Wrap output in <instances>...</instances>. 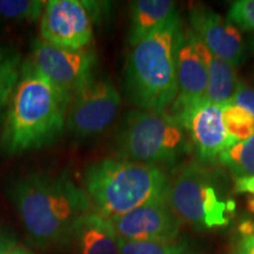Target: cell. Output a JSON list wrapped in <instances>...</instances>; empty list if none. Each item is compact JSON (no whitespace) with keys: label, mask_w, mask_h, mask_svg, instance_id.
<instances>
[{"label":"cell","mask_w":254,"mask_h":254,"mask_svg":"<svg viewBox=\"0 0 254 254\" xmlns=\"http://www.w3.org/2000/svg\"><path fill=\"white\" fill-rule=\"evenodd\" d=\"M8 194L28 239L41 250L66 244L75 221L92 211L85 190L67 171L28 173L12 184Z\"/></svg>","instance_id":"obj_1"},{"label":"cell","mask_w":254,"mask_h":254,"mask_svg":"<svg viewBox=\"0 0 254 254\" xmlns=\"http://www.w3.org/2000/svg\"><path fill=\"white\" fill-rule=\"evenodd\" d=\"M69 103L26 60L9 101L1 134L2 150L21 154L53 144L66 127Z\"/></svg>","instance_id":"obj_2"},{"label":"cell","mask_w":254,"mask_h":254,"mask_svg":"<svg viewBox=\"0 0 254 254\" xmlns=\"http://www.w3.org/2000/svg\"><path fill=\"white\" fill-rule=\"evenodd\" d=\"M183 25L177 13L164 26L132 47L124 90L138 110L164 112L178 95L177 49Z\"/></svg>","instance_id":"obj_3"},{"label":"cell","mask_w":254,"mask_h":254,"mask_svg":"<svg viewBox=\"0 0 254 254\" xmlns=\"http://www.w3.org/2000/svg\"><path fill=\"white\" fill-rule=\"evenodd\" d=\"M170 180L160 166L107 158L88 165L82 174V189L93 211L113 218L166 199Z\"/></svg>","instance_id":"obj_4"},{"label":"cell","mask_w":254,"mask_h":254,"mask_svg":"<svg viewBox=\"0 0 254 254\" xmlns=\"http://www.w3.org/2000/svg\"><path fill=\"white\" fill-rule=\"evenodd\" d=\"M186 133L167 111L133 110L120 124L114 140L117 159L155 165L174 164L189 151Z\"/></svg>","instance_id":"obj_5"},{"label":"cell","mask_w":254,"mask_h":254,"mask_svg":"<svg viewBox=\"0 0 254 254\" xmlns=\"http://www.w3.org/2000/svg\"><path fill=\"white\" fill-rule=\"evenodd\" d=\"M218 185L217 174L193 161L170 180L167 204L180 222L202 230L227 226L236 204L224 199Z\"/></svg>","instance_id":"obj_6"},{"label":"cell","mask_w":254,"mask_h":254,"mask_svg":"<svg viewBox=\"0 0 254 254\" xmlns=\"http://www.w3.org/2000/svg\"><path fill=\"white\" fill-rule=\"evenodd\" d=\"M120 104L122 98L112 82L93 74L69 104L66 128L78 138L100 134L116 120Z\"/></svg>","instance_id":"obj_7"},{"label":"cell","mask_w":254,"mask_h":254,"mask_svg":"<svg viewBox=\"0 0 254 254\" xmlns=\"http://www.w3.org/2000/svg\"><path fill=\"white\" fill-rule=\"evenodd\" d=\"M28 62L71 104L80 87L94 74L95 55L86 49H63L36 39Z\"/></svg>","instance_id":"obj_8"},{"label":"cell","mask_w":254,"mask_h":254,"mask_svg":"<svg viewBox=\"0 0 254 254\" xmlns=\"http://www.w3.org/2000/svg\"><path fill=\"white\" fill-rule=\"evenodd\" d=\"M97 2L49 0L40 18V39L50 45L84 50L93 38Z\"/></svg>","instance_id":"obj_9"},{"label":"cell","mask_w":254,"mask_h":254,"mask_svg":"<svg viewBox=\"0 0 254 254\" xmlns=\"http://www.w3.org/2000/svg\"><path fill=\"white\" fill-rule=\"evenodd\" d=\"M222 107L207 99L185 106L171 107L170 113L189 134L202 163L214 161L221 152L238 142L226 131Z\"/></svg>","instance_id":"obj_10"},{"label":"cell","mask_w":254,"mask_h":254,"mask_svg":"<svg viewBox=\"0 0 254 254\" xmlns=\"http://www.w3.org/2000/svg\"><path fill=\"white\" fill-rule=\"evenodd\" d=\"M110 219L119 239L128 241L177 240L182 224L166 199L150 201L128 213Z\"/></svg>","instance_id":"obj_11"},{"label":"cell","mask_w":254,"mask_h":254,"mask_svg":"<svg viewBox=\"0 0 254 254\" xmlns=\"http://www.w3.org/2000/svg\"><path fill=\"white\" fill-rule=\"evenodd\" d=\"M190 28L207 49L236 67L243 62L244 44L237 26L202 5L190 12Z\"/></svg>","instance_id":"obj_12"},{"label":"cell","mask_w":254,"mask_h":254,"mask_svg":"<svg viewBox=\"0 0 254 254\" xmlns=\"http://www.w3.org/2000/svg\"><path fill=\"white\" fill-rule=\"evenodd\" d=\"M178 95L171 107L185 106L206 99L207 69L195 46L190 28H183L177 49Z\"/></svg>","instance_id":"obj_13"},{"label":"cell","mask_w":254,"mask_h":254,"mask_svg":"<svg viewBox=\"0 0 254 254\" xmlns=\"http://www.w3.org/2000/svg\"><path fill=\"white\" fill-rule=\"evenodd\" d=\"M66 244H72L77 254H120L111 219L93 209L75 221Z\"/></svg>","instance_id":"obj_14"},{"label":"cell","mask_w":254,"mask_h":254,"mask_svg":"<svg viewBox=\"0 0 254 254\" xmlns=\"http://www.w3.org/2000/svg\"><path fill=\"white\" fill-rule=\"evenodd\" d=\"M177 5L170 0H136L131 6L127 41L131 47L150 36L177 13Z\"/></svg>","instance_id":"obj_15"},{"label":"cell","mask_w":254,"mask_h":254,"mask_svg":"<svg viewBox=\"0 0 254 254\" xmlns=\"http://www.w3.org/2000/svg\"><path fill=\"white\" fill-rule=\"evenodd\" d=\"M195 46L207 69L208 81L206 99L224 106L230 103L239 84L234 72V66L214 56L196 37Z\"/></svg>","instance_id":"obj_16"},{"label":"cell","mask_w":254,"mask_h":254,"mask_svg":"<svg viewBox=\"0 0 254 254\" xmlns=\"http://www.w3.org/2000/svg\"><path fill=\"white\" fill-rule=\"evenodd\" d=\"M23 63L18 51L0 46V116L8 107L20 79Z\"/></svg>","instance_id":"obj_17"},{"label":"cell","mask_w":254,"mask_h":254,"mask_svg":"<svg viewBox=\"0 0 254 254\" xmlns=\"http://www.w3.org/2000/svg\"><path fill=\"white\" fill-rule=\"evenodd\" d=\"M237 179L254 176V134L247 140L238 141L218 157Z\"/></svg>","instance_id":"obj_18"},{"label":"cell","mask_w":254,"mask_h":254,"mask_svg":"<svg viewBox=\"0 0 254 254\" xmlns=\"http://www.w3.org/2000/svg\"><path fill=\"white\" fill-rule=\"evenodd\" d=\"M120 254H195L186 241H128L119 239Z\"/></svg>","instance_id":"obj_19"},{"label":"cell","mask_w":254,"mask_h":254,"mask_svg":"<svg viewBox=\"0 0 254 254\" xmlns=\"http://www.w3.org/2000/svg\"><path fill=\"white\" fill-rule=\"evenodd\" d=\"M224 124L232 138L244 141L254 134V118L249 111L228 103L222 107Z\"/></svg>","instance_id":"obj_20"},{"label":"cell","mask_w":254,"mask_h":254,"mask_svg":"<svg viewBox=\"0 0 254 254\" xmlns=\"http://www.w3.org/2000/svg\"><path fill=\"white\" fill-rule=\"evenodd\" d=\"M45 6L43 0H0V17L18 21L40 20Z\"/></svg>","instance_id":"obj_21"},{"label":"cell","mask_w":254,"mask_h":254,"mask_svg":"<svg viewBox=\"0 0 254 254\" xmlns=\"http://www.w3.org/2000/svg\"><path fill=\"white\" fill-rule=\"evenodd\" d=\"M227 19L241 30L254 31V0H238L232 2Z\"/></svg>","instance_id":"obj_22"},{"label":"cell","mask_w":254,"mask_h":254,"mask_svg":"<svg viewBox=\"0 0 254 254\" xmlns=\"http://www.w3.org/2000/svg\"><path fill=\"white\" fill-rule=\"evenodd\" d=\"M230 103L249 111L254 118V88H251L244 85L243 82H239Z\"/></svg>","instance_id":"obj_23"},{"label":"cell","mask_w":254,"mask_h":254,"mask_svg":"<svg viewBox=\"0 0 254 254\" xmlns=\"http://www.w3.org/2000/svg\"><path fill=\"white\" fill-rule=\"evenodd\" d=\"M240 232L243 233L238 254H254V226L251 222H245L241 225Z\"/></svg>","instance_id":"obj_24"},{"label":"cell","mask_w":254,"mask_h":254,"mask_svg":"<svg viewBox=\"0 0 254 254\" xmlns=\"http://www.w3.org/2000/svg\"><path fill=\"white\" fill-rule=\"evenodd\" d=\"M18 245L17 238L12 232L0 227V254H6Z\"/></svg>","instance_id":"obj_25"},{"label":"cell","mask_w":254,"mask_h":254,"mask_svg":"<svg viewBox=\"0 0 254 254\" xmlns=\"http://www.w3.org/2000/svg\"><path fill=\"white\" fill-rule=\"evenodd\" d=\"M234 190L238 193H250V194H254V176L237 179Z\"/></svg>","instance_id":"obj_26"},{"label":"cell","mask_w":254,"mask_h":254,"mask_svg":"<svg viewBox=\"0 0 254 254\" xmlns=\"http://www.w3.org/2000/svg\"><path fill=\"white\" fill-rule=\"evenodd\" d=\"M6 254H34L32 251H30L26 247L23 246V245H18L14 247V249H12L9 252H7Z\"/></svg>","instance_id":"obj_27"},{"label":"cell","mask_w":254,"mask_h":254,"mask_svg":"<svg viewBox=\"0 0 254 254\" xmlns=\"http://www.w3.org/2000/svg\"><path fill=\"white\" fill-rule=\"evenodd\" d=\"M249 209L254 213V198L249 200Z\"/></svg>","instance_id":"obj_28"},{"label":"cell","mask_w":254,"mask_h":254,"mask_svg":"<svg viewBox=\"0 0 254 254\" xmlns=\"http://www.w3.org/2000/svg\"><path fill=\"white\" fill-rule=\"evenodd\" d=\"M252 46H253V50H254V38H253V41H252Z\"/></svg>","instance_id":"obj_29"}]
</instances>
